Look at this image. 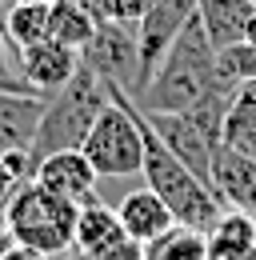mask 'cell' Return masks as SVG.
Instances as JSON below:
<instances>
[{
	"label": "cell",
	"instance_id": "1",
	"mask_svg": "<svg viewBox=\"0 0 256 260\" xmlns=\"http://www.w3.org/2000/svg\"><path fill=\"white\" fill-rule=\"evenodd\" d=\"M216 92H240L216 72V48L204 32V24L192 16L168 56L156 64L152 80L144 84L140 96H132L144 112H196L204 100Z\"/></svg>",
	"mask_w": 256,
	"mask_h": 260
},
{
	"label": "cell",
	"instance_id": "2",
	"mask_svg": "<svg viewBox=\"0 0 256 260\" xmlns=\"http://www.w3.org/2000/svg\"><path fill=\"white\" fill-rule=\"evenodd\" d=\"M108 100H112V88L104 84V76L92 64L80 60L76 76L64 84L56 96H48V104H44V116H40L36 136H32V156H36V164L44 160V156H52V152L80 148L84 136L92 132L96 116L108 108Z\"/></svg>",
	"mask_w": 256,
	"mask_h": 260
},
{
	"label": "cell",
	"instance_id": "3",
	"mask_svg": "<svg viewBox=\"0 0 256 260\" xmlns=\"http://www.w3.org/2000/svg\"><path fill=\"white\" fill-rule=\"evenodd\" d=\"M112 100L108 108L96 116L92 132L84 136L80 152L88 156L100 180H124V176H140L144 168V136H140V116H136V100L124 88L108 84Z\"/></svg>",
	"mask_w": 256,
	"mask_h": 260
},
{
	"label": "cell",
	"instance_id": "4",
	"mask_svg": "<svg viewBox=\"0 0 256 260\" xmlns=\"http://www.w3.org/2000/svg\"><path fill=\"white\" fill-rule=\"evenodd\" d=\"M76 216H80V204H72L64 196H52L36 180L20 184L12 192V200L4 204V228L12 232V240L32 244V248H40L48 256L72 252Z\"/></svg>",
	"mask_w": 256,
	"mask_h": 260
},
{
	"label": "cell",
	"instance_id": "5",
	"mask_svg": "<svg viewBox=\"0 0 256 260\" xmlns=\"http://www.w3.org/2000/svg\"><path fill=\"white\" fill-rule=\"evenodd\" d=\"M80 60L92 64L104 76V84H116V88H124L132 96L136 92V72H140V36H136V24H120V20L96 24V36L80 52Z\"/></svg>",
	"mask_w": 256,
	"mask_h": 260
},
{
	"label": "cell",
	"instance_id": "6",
	"mask_svg": "<svg viewBox=\"0 0 256 260\" xmlns=\"http://www.w3.org/2000/svg\"><path fill=\"white\" fill-rule=\"evenodd\" d=\"M192 16H196V0H152L148 4V12L136 24V36H140V72H136V92L132 96L144 92V84L152 80L156 64L168 56V48L176 44V36L184 32V24Z\"/></svg>",
	"mask_w": 256,
	"mask_h": 260
},
{
	"label": "cell",
	"instance_id": "7",
	"mask_svg": "<svg viewBox=\"0 0 256 260\" xmlns=\"http://www.w3.org/2000/svg\"><path fill=\"white\" fill-rule=\"evenodd\" d=\"M148 120H152V128L160 132V140L208 184V180H212V156H216V144H220V140L204 128L192 112H148ZM208 188H212V184H208Z\"/></svg>",
	"mask_w": 256,
	"mask_h": 260
},
{
	"label": "cell",
	"instance_id": "8",
	"mask_svg": "<svg viewBox=\"0 0 256 260\" xmlns=\"http://www.w3.org/2000/svg\"><path fill=\"white\" fill-rule=\"evenodd\" d=\"M12 60H16V72L24 76V84H28L36 96L48 100L76 76L80 52L60 44V40H40V44H28V48L12 52Z\"/></svg>",
	"mask_w": 256,
	"mask_h": 260
},
{
	"label": "cell",
	"instance_id": "9",
	"mask_svg": "<svg viewBox=\"0 0 256 260\" xmlns=\"http://www.w3.org/2000/svg\"><path fill=\"white\" fill-rule=\"evenodd\" d=\"M40 188H48L52 196H64L72 204H88L96 200V168L88 164V156L80 148H64V152H52L36 164V176H32Z\"/></svg>",
	"mask_w": 256,
	"mask_h": 260
},
{
	"label": "cell",
	"instance_id": "10",
	"mask_svg": "<svg viewBox=\"0 0 256 260\" xmlns=\"http://www.w3.org/2000/svg\"><path fill=\"white\" fill-rule=\"evenodd\" d=\"M212 192L220 196L224 208H240L256 216V160L232 152L228 144H216L212 156Z\"/></svg>",
	"mask_w": 256,
	"mask_h": 260
},
{
	"label": "cell",
	"instance_id": "11",
	"mask_svg": "<svg viewBox=\"0 0 256 260\" xmlns=\"http://www.w3.org/2000/svg\"><path fill=\"white\" fill-rule=\"evenodd\" d=\"M116 216H120L124 236L140 240V244H152L160 232H168V228L176 224L172 208H168V204H164L148 184H144V188H136V192H128L124 200L116 204Z\"/></svg>",
	"mask_w": 256,
	"mask_h": 260
},
{
	"label": "cell",
	"instance_id": "12",
	"mask_svg": "<svg viewBox=\"0 0 256 260\" xmlns=\"http://www.w3.org/2000/svg\"><path fill=\"white\" fill-rule=\"evenodd\" d=\"M256 252V216L240 208H224L208 228V260H244Z\"/></svg>",
	"mask_w": 256,
	"mask_h": 260
},
{
	"label": "cell",
	"instance_id": "13",
	"mask_svg": "<svg viewBox=\"0 0 256 260\" xmlns=\"http://www.w3.org/2000/svg\"><path fill=\"white\" fill-rule=\"evenodd\" d=\"M44 96H20V92H0V152L8 148H32L36 124L44 116Z\"/></svg>",
	"mask_w": 256,
	"mask_h": 260
},
{
	"label": "cell",
	"instance_id": "14",
	"mask_svg": "<svg viewBox=\"0 0 256 260\" xmlns=\"http://www.w3.org/2000/svg\"><path fill=\"white\" fill-rule=\"evenodd\" d=\"M120 236H124V228H120L116 208H108L100 196H96V200H88V204H80V216H76V236H72V252H80V256L92 260L96 252L112 248Z\"/></svg>",
	"mask_w": 256,
	"mask_h": 260
},
{
	"label": "cell",
	"instance_id": "15",
	"mask_svg": "<svg viewBox=\"0 0 256 260\" xmlns=\"http://www.w3.org/2000/svg\"><path fill=\"white\" fill-rule=\"evenodd\" d=\"M252 8L256 4H248V0H196V20L204 24L212 48H228V44L244 40Z\"/></svg>",
	"mask_w": 256,
	"mask_h": 260
},
{
	"label": "cell",
	"instance_id": "16",
	"mask_svg": "<svg viewBox=\"0 0 256 260\" xmlns=\"http://www.w3.org/2000/svg\"><path fill=\"white\" fill-rule=\"evenodd\" d=\"M48 8L52 4H28V0H12L8 12H4V40L12 52L28 48V44H40V40H52V28H48Z\"/></svg>",
	"mask_w": 256,
	"mask_h": 260
},
{
	"label": "cell",
	"instance_id": "17",
	"mask_svg": "<svg viewBox=\"0 0 256 260\" xmlns=\"http://www.w3.org/2000/svg\"><path fill=\"white\" fill-rule=\"evenodd\" d=\"M144 260H208V232L176 220L152 244H144Z\"/></svg>",
	"mask_w": 256,
	"mask_h": 260
},
{
	"label": "cell",
	"instance_id": "18",
	"mask_svg": "<svg viewBox=\"0 0 256 260\" xmlns=\"http://www.w3.org/2000/svg\"><path fill=\"white\" fill-rule=\"evenodd\" d=\"M48 28H52V40H60L68 48L84 52L88 40L96 36V16L84 12L76 0H52V8H48Z\"/></svg>",
	"mask_w": 256,
	"mask_h": 260
},
{
	"label": "cell",
	"instance_id": "19",
	"mask_svg": "<svg viewBox=\"0 0 256 260\" xmlns=\"http://www.w3.org/2000/svg\"><path fill=\"white\" fill-rule=\"evenodd\" d=\"M220 144H228L232 152H240V156L256 160V100H248L244 92H236L232 108L224 112Z\"/></svg>",
	"mask_w": 256,
	"mask_h": 260
},
{
	"label": "cell",
	"instance_id": "20",
	"mask_svg": "<svg viewBox=\"0 0 256 260\" xmlns=\"http://www.w3.org/2000/svg\"><path fill=\"white\" fill-rule=\"evenodd\" d=\"M216 72L232 88H244L248 80H256V44L236 40L228 48H216Z\"/></svg>",
	"mask_w": 256,
	"mask_h": 260
},
{
	"label": "cell",
	"instance_id": "21",
	"mask_svg": "<svg viewBox=\"0 0 256 260\" xmlns=\"http://www.w3.org/2000/svg\"><path fill=\"white\" fill-rule=\"evenodd\" d=\"M0 92H20V96H36L28 84H24V76L16 72V60H12V52H8L4 28H0Z\"/></svg>",
	"mask_w": 256,
	"mask_h": 260
},
{
	"label": "cell",
	"instance_id": "22",
	"mask_svg": "<svg viewBox=\"0 0 256 260\" xmlns=\"http://www.w3.org/2000/svg\"><path fill=\"white\" fill-rule=\"evenodd\" d=\"M0 260H56V256H48V252H40V248H32V244L12 240V232L0 228Z\"/></svg>",
	"mask_w": 256,
	"mask_h": 260
},
{
	"label": "cell",
	"instance_id": "23",
	"mask_svg": "<svg viewBox=\"0 0 256 260\" xmlns=\"http://www.w3.org/2000/svg\"><path fill=\"white\" fill-rule=\"evenodd\" d=\"M92 260H144V244H140V240H132V236H120L112 248L96 252Z\"/></svg>",
	"mask_w": 256,
	"mask_h": 260
},
{
	"label": "cell",
	"instance_id": "24",
	"mask_svg": "<svg viewBox=\"0 0 256 260\" xmlns=\"http://www.w3.org/2000/svg\"><path fill=\"white\" fill-rule=\"evenodd\" d=\"M16 188H20V184H16V180H12V176L0 168V212H4V204L12 200V192H16Z\"/></svg>",
	"mask_w": 256,
	"mask_h": 260
},
{
	"label": "cell",
	"instance_id": "25",
	"mask_svg": "<svg viewBox=\"0 0 256 260\" xmlns=\"http://www.w3.org/2000/svg\"><path fill=\"white\" fill-rule=\"evenodd\" d=\"M244 40H248V44H256V8H252V16H248V28H244Z\"/></svg>",
	"mask_w": 256,
	"mask_h": 260
},
{
	"label": "cell",
	"instance_id": "26",
	"mask_svg": "<svg viewBox=\"0 0 256 260\" xmlns=\"http://www.w3.org/2000/svg\"><path fill=\"white\" fill-rule=\"evenodd\" d=\"M240 92H244V96H248V100H256V80H248V84H244Z\"/></svg>",
	"mask_w": 256,
	"mask_h": 260
},
{
	"label": "cell",
	"instance_id": "27",
	"mask_svg": "<svg viewBox=\"0 0 256 260\" xmlns=\"http://www.w3.org/2000/svg\"><path fill=\"white\" fill-rule=\"evenodd\" d=\"M28 4H52V0H28Z\"/></svg>",
	"mask_w": 256,
	"mask_h": 260
},
{
	"label": "cell",
	"instance_id": "28",
	"mask_svg": "<svg viewBox=\"0 0 256 260\" xmlns=\"http://www.w3.org/2000/svg\"><path fill=\"white\" fill-rule=\"evenodd\" d=\"M0 228H4V212H0Z\"/></svg>",
	"mask_w": 256,
	"mask_h": 260
},
{
	"label": "cell",
	"instance_id": "29",
	"mask_svg": "<svg viewBox=\"0 0 256 260\" xmlns=\"http://www.w3.org/2000/svg\"><path fill=\"white\" fill-rule=\"evenodd\" d=\"M244 260H256V252H252V256H244Z\"/></svg>",
	"mask_w": 256,
	"mask_h": 260
},
{
	"label": "cell",
	"instance_id": "30",
	"mask_svg": "<svg viewBox=\"0 0 256 260\" xmlns=\"http://www.w3.org/2000/svg\"><path fill=\"white\" fill-rule=\"evenodd\" d=\"M248 4H256V0H248Z\"/></svg>",
	"mask_w": 256,
	"mask_h": 260
}]
</instances>
